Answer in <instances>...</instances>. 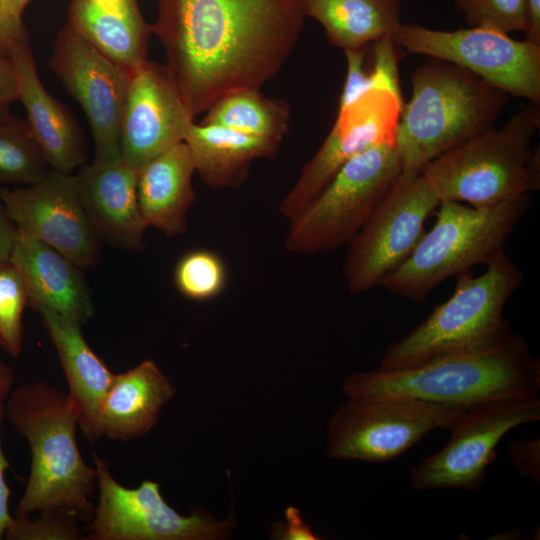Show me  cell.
Wrapping results in <instances>:
<instances>
[{"mask_svg":"<svg viewBox=\"0 0 540 540\" xmlns=\"http://www.w3.org/2000/svg\"><path fill=\"white\" fill-rule=\"evenodd\" d=\"M151 25L192 117L223 96L261 89L292 53L302 0H157Z\"/></svg>","mask_w":540,"mask_h":540,"instance_id":"1","label":"cell"},{"mask_svg":"<svg viewBox=\"0 0 540 540\" xmlns=\"http://www.w3.org/2000/svg\"><path fill=\"white\" fill-rule=\"evenodd\" d=\"M540 363L512 331L493 343L437 354L392 370L346 378L348 398L398 397L468 407L489 399L538 394Z\"/></svg>","mask_w":540,"mask_h":540,"instance_id":"2","label":"cell"},{"mask_svg":"<svg viewBox=\"0 0 540 540\" xmlns=\"http://www.w3.org/2000/svg\"><path fill=\"white\" fill-rule=\"evenodd\" d=\"M5 418L28 442L31 467L15 517L65 509L90 522L97 470L83 460L76 439L78 420L68 393L47 382L13 388Z\"/></svg>","mask_w":540,"mask_h":540,"instance_id":"3","label":"cell"},{"mask_svg":"<svg viewBox=\"0 0 540 540\" xmlns=\"http://www.w3.org/2000/svg\"><path fill=\"white\" fill-rule=\"evenodd\" d=\"M395 146L402 171L419 172L442 153L494 126L509 95L458 65L431 58L411 76Z\"/></svg>","mask_w":540,"mask_h":540,"instance_id":"4","label":"cell"},{"mask_svg":"<svg viewBox=\"0 0 540 540\" xmlns=\"http://www.w3.org/2000/svg\"><path fill=\"white\" fill-rule=\"evenodd\" d=\"M539 124L536 106L522 108L501 127L468 138L419 172L440 201L484 207L529 195L540 186L539 149L531 146Z\"/></svg>","mask_w":540,"mask_h":540,"instance_id":"5","label":"cell"},{"mask_svg":"<svg viewBox=\"0 0 540 540\" xmlns=\"http://www.w3.org/2000/svg\"><path fill=\"white\" fill-rule=\"evenodd\" d=\"M530 205L529 195L492 206L440 201L433 227L407 260L380 284L421 302L443 281L487 265L502 253Z\"/></svg>","mask_w":540,"mask_h":540,"instance_id":"6","label":"cell"},{"mask_svg":"<svg viewBox=\"0 0 540 540\" xmlns=\"http://www.w3.org/2000/svg\"><path fill=\"white\" fill-rule=\"evenodd\" d=\"M522 280V270L505 252L478 276L470 271L458 275L452 295L410 333L392 342L378 369H397L502 339L511 332L504 307Z\"/></svg>","mask_w":540,"mask_h":540,"instance_id":"7","label":"cell"},{"mask_svg":"<svg viewBox=\"0 0 540 540\" xmlns=\"http://www.w3.org/2000/svg\"><path fill=\"white\" fill-rule=\"evenodd\" d=\"M401 172L395 144L374 145L357 154L289 220L285 249L314 255L349 245Z\"/></svg>","mask_w":540,"mask_h":540,"instance_id":"8","label":"cell"},{"mask_svg":"<svg viewBox=\"0 0 540 540\" xmlns=\"http://www.w3.org/2000/svg\"><path fill=\"white\" fill-rule=\"evenodd\" d=\"M468 407L398 397L348 398L329 421L327 455L391 461L432 430L450 431Z\"/></svg>","mask_w":540,"mask_h":540,"instance_id":"9","label":"cell"},{"mask_svg":"<svg viewBox=\"0 0 540 540\" xmlns=\"http://www.w3.org/2000/svg\"><path fill=\"white\" fill-rule=\"evenodd\" d=\"M406 51L450 62L490 85L530 101L540 102V45L483 27L437 30L400 24L392 35Z\"/></svg>","mask_w":540,"mask_h":540,"instance_id":"10","label":"cell"},{"mask_svg":"<svg viewBox=\"0 0 540 540\" xmlns=\"http://www.w3.org/2000/svg\"><path fill=\"white\" fill-rule=\"evenodd\" d=\"M440 200L420 172L402 171L350 242L344 276L351 294L380 286L417 247Z\"/></svg>","mask_w":540,"mask_h":540,"instance_id":"11","label":"cell"},{"mask_svg":"<svg viewBox=\"0 0 540 540\" xmlns=\"http://www.w3.org/2000/svg\"><path fill=\"white\" fill-rule=\"evenodd\" d=\"M540 420L538 394L504 396L469 406L450 430L449 442L412 467L416 490H478L496 447L513 428Z\"/></svg>","mask_w":540,"mask_h":540,"instance_id":"12","label":"cell"},{"mask_svg":"<svg viewBox=\"0 0 540 540\" xmlns=\"http://www.w3.org/2000/svg\"><path fill=\"white\" fill-rule=\"evenodd\" d=\"M98 502L87 540H211L228 535L233 520L219 521L203 512L181 515L162 497L157 482L144 480L136 488L121 485L108 463L93 454Z\"/></svg>","mask_w":540,"mask_h":540,"instance_id":"13","label":"cell"},{"mask_svg":"<svg viewBox=\"0 0 540 540\" xmlns=\"http://www.w3.org/2000/svg\"><path fill=\"white\" fill-rule=\"evenodd\" d=\"M49 65L87 117L95 145L94 161L120 160L121 120L130 73L67 24L55 39Z\"/></svg>","mask_w":540,"mask_h":540,"instance_id":"14","label":"cell"},{"mask_svg":"<svg viewBox=\"0 0 540 540\" xmlns=\"http://www.w3.org/2000/svg\"><path fill=\"white\" fill-rule=\"evenodd\" d=\"M403 99L384 88H372L339 110L332 129L279 204L294 218L354 156L379 144H395Z\"/></svg>","mask_w":540,"mask_h":540,"instance_id":"15","label":"cell"},{"mask_svg":"<svg viewBox=\"0 0 540 540\" xmlns=\"http://www.w3.org/2000/svg\"><path fill=\"white\" fill-rule=\"evenodd\" d=\"M0 200L21 233L61 252L83 270L101 260V239L80 200L74 175L50 169L37 183L0 186Z\"/></svg>","mask_w":540,"mask_h":540,"instance_id":"16","label":"cell"},{"mask_svg":"<svg viewBox=\"0 0 540 540\" xmlns=\"http://www.w3.org/2000/svg\"><path fill=\"white\" fill-rule=\"evenodd\" d=\"M193 117L172 73L147 60L130 73L121 120V159L139 170L184 140Z\"/></svg>","mask_w":540,"mask_h":540,"instance_id":"17","label":"cell"},{"mask_svg":"<svg viewBox=\"0 0 540 540\" xmlns=\"http://www.w3.org/2000/svg\"><path fill=\"white\" fill-rule=\"evenodd\" d=\"M138 170L122 159L84 164L74 179L87 216L101 241L130 251L144 249L148 225L137 197Z\"/></svg>","mask_w":540,"mask_h":540,"instance_id":"18","label":"cell"},{"mask_svg":"<svg viewBox=\"0 0 540 540\" xmlns=\"http://www.w3.org/2000/svg\"><path fill=\"white\" fill-rule=\"evenodd\" d=\"M11 58L19 80L26 121L48 166L71 174L86 162L80 127L70 111L43 86L29 42L15 45Z\"/></svg>","mask_w":540,"mask_h":540,"instance_id":"19","label":"cell"},{"mask_svg":"<svg viewBox=\"0 0 540 540\" xmlns=\"http://www.w3.org/2000/svg\"><path fill=\"white\" fill-rule=\"evenodd\" d=\"M11 263L24 281L33 310L48 308L81 325L92 318L94 304L83 269L61 252L20 232Z\"/></svg>","mask_w":540,"mask_h":540,"instance_id":"20","label":"cell"},{"mask_svg":"<svg viewBox=\"0 0 540 540\" xmlns=\"http://www.w3.org/2000/svg\"><path fill=\"white\" fill-rule=\"evenodd\" d=\"M174 394L173 384L150 359L116 374L97 412L96 441L103 436L131 441L145 435Z\"/></svg>","mask_w":540,"mask_h":540,"instance_id":"21","label":"cell"},{"mask_svg":"<svg viewBox=\"0 0 540 540\" xmlns=\"http://www.w3.org/2000/svg\"><path fill=\"white\" fill-rule=\"evenodd\" d=\"M38 313L58 354L78 426L94 443L97 412L116 374L88 345L80 323L48 308Z\"/></svg>","mask_w":540,"mask_h":540,"instance_id":"22","label":"cell"},{"mask_svg":"<svg viewBox=\"0 0 540 540\" xmlns=\"http://www.w3.org/2000/svg\"><path fill=\"white\" fill-rule=\"evenodd\" d=\"M67 25L129 73L148 60L152 30L137 0H72Z\"/></svg>","mask_w":540,"mask_h":540,"instance_id":"23","label":"cell"},{"mask_svg":"<svg viewBox=\"0 0 540 540\" xmlns=\"http://www.w3.org/2000/svg\"><path fill=\"white\" fill-rule=\"evenodd\" d=\"M195 165L184 141L153 158L138 170L137 197L148 225L167 236L187 229V214L196 193L192 184Z\"/></svg>","mask_w":540,"mask_h":540,"instance_id":"24","label":"cell"},{"mask_svg":"<svg viewBox=\"0 0 540 540\" xmlns=\"http://www.w3.org/2000/svg\"><path fill=\"white\" fill-rule=\"evenodd\" d=\"M202 181L214 189H236L257 159H273L280 144L227 127L192 122L184 140Z\"/></svg>","mask_w":540,"mask_h":540,"instance_id":"25","label":"cell"},{"mask_svg":"<svg viewBox=\"0 0 540 540\" xmlns=\"http://www.w3.org/2000/svg\"><path fill=\"white\" fill-rule=\"evenodd\" d=\"M302 5L305 16L317 20L328 41L344 51L392 37L401 24L400 0H302Z\"/></svg>","mask_w":540,"mask_h":540,"instance_id":"26","label":"cell"},{"mask_svg":"<svg viewBox=\"0 0 540 540\" xmlns=\"http://www.w3.org/2000/svg\"><path fill=\"white\" fill-rule=\"evenodd\" d=\"M289 118L290 108L285 101L266 97L260 89L244 88L216 101L206 111L201 123L281 143L289 130Z\"/></svg>","mask_w":540,"mask_h":540,"instance_id":"27","label":"cell"},{"mask_svg":"<svg viewBox=\"0 0 540 540\" xmlns=\"http://www.w3.org/2000/svg\"><path fill=\"white\" fill-rule=\"evenodd\" d=\"M46 163L26 120L0 116V186H25L43 179Z\"/></svg>","mask_w":540,"mask_h":540,"instance_id":"28","label":"cell"},{"mask_svg":"<svg viewBox=\"0 0 540 540\" xmlns=\"http://www.w3.org/2000/svg\"><path fill=\"white\" fill-rule=\"evenodd\" d=\"M173 278L183 296L194 301H207L223 292L228 274L225 262L217 253L197 249L178 260Z\"/></svg>","mask_w":540,"mask_h":540,"instance_id":"29","label":"cell"},{"mask_svg":"<svg viewBox=\"0 0 540 540\" xmlns=\"http://www.w3.org/2000/svg\"><path fill=\"white\" fill-rule=\"evenodd\" d=\"M26 306L28 295L20 273L11 262L0 265V346L14 358L22 352Z\"/></svg>","mask_w":540,"mask_h":540,"instance_id":"30","label":"cell"},{"mask_svg":"<svg viewBox=\"0 0 540 540\" xmlns=\"http://www.w3.org/2000/svg\"><path fill=\"white\" fill-rule=\"evenodd\" d=\"M456 7L469 27H483L505 33L527 26L525 0H456Z\"/></svg>","mask_w":540,"mask_h":540,"instance_id":"31","label":"cell"},{"mask_svg":"<svg viewBox=\"0 0 540 540\" xmlns=\"http://www.w3.org/2000/svg\"><path fill=\"white\" fill-rule=\"evenodd\" d=\"M39 516L14 517L4 538L8 540H79L84 539L77 515L65 509L39 512Z\"/></svg>","mask_w":540,"mask_h":540,"instance_id":"32","label":"cell"},{"mask_svg":"<svg viewBox=\"0 0 540 540\" xmlns=\"http://www.w3.org/2000/svg\"><path fill=\"white\" fill-rule=\"evenodd\" d=\"M374 67L370 72L375 88H384L402 99L399 85L397 57L392 37L374 43Z\"/></svg>","mask_w":540,"mask_h":540,"instance_id":"33","label":"cell"},{"mask_svg":"<svg viewBox=\"0 0 540 540\" xmlns=\"http://www.w3.org/2000/svg\"><path fill=\"white\" fill-rule=\"evenodd\" d=\"M344 52L347 61V73L338 111L349 106L367 90L375 88L370 72L366 73L364 70L365 49Z\"/></svg>","mask_w":540,"mask_h":540,"instance_id":"34","label":"cell"},{"mask_svg":"<svg viewBox=\"0 0 540 540\" xmlns=\"http://www.w3.org/2000/svg\"><path fill=\"white\" fill-rule=\"evenodd\" d=\"M28 41L27 32L12 0H0V56H9L11 49Z\"/></svg>","mask_w":540,"mask_h":540,"instance_id":"35","label":"cell"},{"mask_svg":"<svg viewBox=\"0 0 540 540\" xmlns=\"http://www.w3.org/2000/svg\"><path fill=\"white\" fill-rule=\"evenodd\" d=\"M508 453L512 464L524 477L539 482L540 480V441L514 440L508 444Z\"/></svg>","mask_w":540,"mask_h":540,"instance_id":"36","label":"cell"},{"mask_svg":"<svg viewBox=\"0 0 540 540\" xmlns=\"http://www.w3.org/2000/svg\"><path fill=\"white\" fill-rule=\"evenodd\" d=\"M19 80L9 56H0V116L9 113L11 104L18 101Z\"/></svg>","mask_w":540,"mask_h":540,"instance_id":"37","label":"cell"},{"mask_svg":"<svg viewBox=\"0 0 540 540\" xmlns=\"http://www.w3.org/2000/svg\"><path fill=\"white\" fill-rule=\"evenodd\" d=\"M5 417V403H0V539L4 538L8 527L14 517L11 516L8 503L10 489L5 478V471L9 467V462L4 454L1 440V426Z\"/></svg>","mask_w":540,"mask_h":540,"instance_id":"38","label":"cell"},{"mask_svg":"<svg viewBox=\"0 0 540 540\" xmlns=\"http://www.w3.org/2000/svg\"><path fill=\"white\" fill-rule=\"evenodd\" d=\"M277 536L284 540H316L318 537L312 532L300 511L295 507L285 510V522L279 523Z\"/></svg>","mask_w":540,"mask_h":540,"instance_id":"39","label":"cell"},{"mask_svg":"<svg viewBox=\"0 0 540 540\" xmlns=\"http://www.w3.org/2000/svg\"><path fill=\"white\" fill-rule=\"evenodd\" d=\"M19 229L0 200V265L11 262Z\"/></svg>","mask_w":540,"mask_h":540,"instance_id":"40","label":"cell"},{"mask_svg":"<svg viewBox=\"0 0 540 540\" xmlns=\"http://www.w3.org/2000/svg\"><path fill=\"white\" fill-rule=\"evenodd\" d=\"M527 26L525 40L540 45V0H525Z\"/></svg>","mask_w":540,"mask_h":540,"instance_id":"41","label":"cell"},{"mask_svg":"<svg viewBox=\"0 0 540 540\" xmlns=\"http://www.w3.org/2000/svg\"><path fill=\"white\" fill-rule=\"evenodd\" d=\"M14 373L0 358V403H5L13 390Z\"/></svg>","mask_w":540,"mask_h":540,"instance_id":"42","label":"cell"},{"mask_svg":"<svg viewBox=\"0 0 540 540\" xmlns=\"http://www.w3.org/2000/svg\"><path fill=\"white\" fill-rule=\"evenodd\" d=\"M16 12L22 16V13L30 0H12Z\"/></svg>","mask_w":540,"mask_h":540,"instance_id":"43","label":"cell"}]
</instances>
